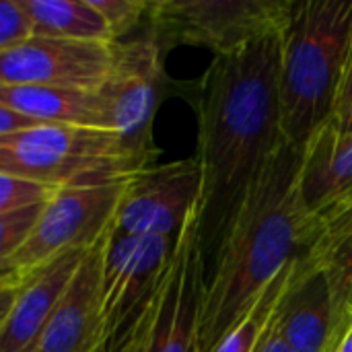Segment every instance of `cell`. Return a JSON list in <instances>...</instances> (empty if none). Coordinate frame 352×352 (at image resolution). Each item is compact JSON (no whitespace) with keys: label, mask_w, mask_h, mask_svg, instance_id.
I'll return each mask as SVG.
<instances>
[{"label":"cell","mask_w":352,"mask_h":352,"mask_svg":"<svg viewBox=\"0 0 352 352\" xmlns=\"http://www.w3.org/2000/svg\"><path fill=\"white\" fill-rule=\"evenodd\" d=\"M280 31L214 56L200 80V248L210 270L258 173L285 140L280 128Z\"/></svg>","instance_id":"obj_1"},{"label":"cell","mask_w":352,"mask_h":352,"mask_svg":"<svg viewBox=\"0 0 352 352\" xmlns=\"http://www.w3.org/2000/svg\"><path fill=\"white\" fill-rule=\"evenodd\" d=\"M301 161L303 148L285 138L250 186L206 272L202 352L219 344L287 266L314 250L318 227L301 198Z\"/></svg>","instance_id":"obj_2"},{"label":"cell","mask_w":352,"mask_h":352,"mask_svg":"<svg viewBox=\"0 0 352 352\" xmlns=\"http://www.w3.org/2000/svg\"><path fill=\"white\" fill-rule=\"evenodd\" d=\"M352 0H291L280 29V128L287 142H305L336 116Z\"/></svg>","instance_id":"obj_3"},{"label":"cell","mask_w":352,"mask_h":352,"mask_svg":"<svg viewBox=\"0 0 352 352\" xmlns=\"http://www.w3.org/2000/svg\"><path fill=\"white\" fill-rule=\"evenodd\" d=\"M140 169L144 167L109 130L43 124L0 136V173L54 190Z\"/></svg>","instance_id":"obj_4"},{"label":"cell","mask_w":352,"mask_h":352,"mask_svg":"<svg viewBox=\"0 0 352 352\" xmlns=\"http://www.w3.org/2000/svg\"><path fill=\"white\" fill-rule=\"evenodd\" d=\"M173 239L107 231L101 250L99 334L101 349L126 346L146 316L175 250Z\"/></svg>","instance_id":"obj_5"},{"label":"cell","mask_w":352,"mask_h":352,"mask_svg":"<svg viewBox=\"0 0 352 352\" xmlns=\"http://www.w3.org/2000/svg\"><path fill=\"white\" fill-rule=\"evenodd\" d=\"M291 0H157L148 4V35L167 54L198 45L214 56L283 29Z\"/></svg>","instance_id":"obj_6"},{"label":"cell","mask_w":352,"mask_h":352,"mask_svg":"<svg viewBox=\"0 0 352 352\" xmlns=\"http://www.w3.org/2000/svg\"><path fill=\"white\" fill-rule=\"evenodd\" d=\"M126 182L122 175L58 188L10 266L27 274L64 252L97 245L116 221Z\"/></svg>","instance_id":"obj_7"},{"label":"cell","mask_w":352,"mask_h":352,"mask_svg":"<svg viewBox=\"0 0 352 352\" xmlns=\"http://www.w3.org/2000/svg\"><path fill=\"white\" fill-rule=\"evenodd\" d=\"M163 62L165 54L151 35L116 41L111 43L109 72L97 89L107 107L111 130L142 167H151L157 155L153 120L167 85Z\"/></svg>","instance_id":"obj_8"},{"label":"cell","mask_w":352,"mask_h":352,"mask_svg":"<svg viewBox=\"0 0 352 352\" xmlns=\"http://www.w3.org/2000/svg\"><path fill=\"white\" fill-rule=\"evenodd\" d=\"M206 264L200 248L198 214L177 237L159 291L134 332V352H202L200 316Z\"/></svg>","instance_id":"obj_9"},{"label":"cell","mask_w":352,"mask_h":352,"mask_svg":"<svg viewBox=\"0 0 352 352\" xmlns=\"http://www.w3.org/2000/svg\"><path fill=\"white\" fill-rule=\"evenodd\" d=\"M202 167L198 157L167 165H151L128 175L113 229L138 237L177 241L184 227L198 214Z\"/></svg>","instance_id":"obj_10"},{"label":"cell","mask_w":352,"mask_h":352,"mask_svg":"<svg viewBox=\"0 0 352 352\" xmlns=\"http://www.w3.org/2000/svg\"><path fill=\"white\" fill-rule=\"evenodd\" d=\"M111 64V43L31 35L0 54V85H39L97 91Z\"/></svg>","instance_id":"obj_11"},{"label":"cell","mask_w":352,"mask_h":352,"mask_svg":"<svg viewBox=\"0 0 352 352\" xmlns=\"http://www.w3.org/2000/svg\"><path fill=\"white\" fill-rule=\"evenodd\" d=\"M274 320L293 352L334 351L338 332L330 285L309 256L297 260Z\"/></svg>","instance_id":"obj_12"},{"label":"cell","mask_w":352,"mask_h":352,"mask_svg":"<svg viewBox=\"0 0 352 352\" xmlns=\"http://www.w3.org/2000/svg\"><path fill=\"white\" fill-rule=\"evenodd\" d=\"M89 250L64 252L23 274L19 293L0 328V352H35V346L76 268Z\"/></svg>","instance_id":"obj_13"},{"label":"cell","mask_w":352,"mask_h":352,"mask_svg":"<svg viewBox=\"0 0 352 352\" xmlns=\"http://www.w3.org/2000/svg\"><path fill=\"white\" fill-rule=\"evenodd\" d=\"M103 239L85 254L60 297L35 352H97L101 349L99 276Z\"/></svg>","instance_id":"obj_14"},{"label":"cell","mask_w":352,"mask_h":352,"mask_svg":"<svg viewBox=\"0 0 352 352\" xmlns=\"http://www.w3.org/2000/svg\"><path fill=\"white\" fill-rule=\"evenodd\" d=\"M352 190V132L342 134L334 120L303 146L301 198L316 217Z\"/></svg>","instance_id":"obj_15"},{"label":"cell","mask_w":352,"mask_h":352,"mask_svg":"<svg viewBox=\"0 0 352 352\" xmlns=\"http://www.w3.org/2000/svg\"><path fill=\"white\" fill-rule=\"evenodd\" d=\"M0 103L39 124L113 132L107 107L97 91L39 85H0Z\"/></svg>","instance_id":"obj_16"},{"label":"cell","mask_w":352,"mask_h":352,"mask_svg":"<svg viewBox=\"0 0 352 352\" xmlns=\"http://www.w3.org/2000/svg\"><path fill=\"white\" fill-rule=\"evenodd\" d=\"M31 35L85 43H113L107 23L91 0H16Z\"/></svg>","instance_id":"obj_17"},{"label":"cell","mask_w":352,"mask_h":352,"mask_svg":"<svg viewBox=\"0 0 352 352\" xmlns=\"http://www.w3.org/2000/svg\"><path fill=\"white\" fill-rule=\"evenodd\" d=\"M307 256L324 270L328 278L336 332L340 338V334L352 324V227L336 237L316 243Z\"/></svg>","instance_id":"obj_18"},{"label":"cell","mask_w":352,"mask_h":352,"mask_svg":"<svg viewBox=\"0 0 352 352\" xmlns=\"http://www.w3.org/2000/svg\"><path fill=\"white\" fill-rule=\"evenodd\" d=\"M295 264L297 262L287 266L268 285V289L260 295V299L245 311L243 318H239L229 328V332L219 340V344L210 352H254V349L260 344L262 336L266 334L276 309H278V303H280V299L289 287V280L293 276Z\"/></svg>","instance_id":"obj_19"},{"label":"cell","mask_w":352,"mask_h":352,"mask_svg":"<svg viewBox=\"0 0 352 352\" xmlns=\"http://www.w3.org/2000/svg\"><path fill=\"white\" fill-rule=\"evenodd\" d=\"M45 202L21 206L0 214V266H10L12 258L27 243L43 212Z\"/></svg>","instance_id":"obj_20"},{"label":"cell","mask_w":352,"mask_h":352,"mask_svg":"<svg viewBox=\"0 0 352 352\" xmlns=\"http://www.w3.org/2000/svg\"><path fill=\"white\" fill-rule=\"evenodd\" d=\"M97 12L107 23L113 43L122 41L130 31H134L148 12L146 0H91Z\"/></svg>","instance_id":"obj_21"},{"label":"cell","mask_w":352,"mask_h":352,"mask_svg":"<svg viewBox=\"0 0 352 352\" xmlns=\"http://www.w3.org/2000/svg\"><path fill=\"white\" fill-rule=\"evenodd\" d=\"M54 192H56L54 188H45L33 182H25V179L0 173V214L21 208V206L45 202L50 200Z\"/></svg>","instance_id":"obj_22"},{"label":"cell","mask_w":352,"mask_h":352,"mask_svg":"<svg viewBox=\"0 0 352 352\" xmlns=\"http://www.w3.org/2000/svg\"><path fill=\"white\" fill-rule=\"evenodd\" d=\"M31 37V25L16 0H0V54Z\"/></svg>","instance_id":"obj_23"},{"label":"cell","mask_w":352,"mask_h":352,"mask_svg":"<svg viewBox=\"0 0 352 352\" xmlns=\"http://www.w3.org/2000/svg\"><path fill=\"white\" fill-rule=\"evenodd\" d=\"M316 227H318V241H326L330 237L340 235L342 231L352 227V190L349 194L340 196L336 202H332L328 208L318 212L314 217Z\"/></svg>","instance_id":"obj_24"},{"label":"cell","mask_w":352,"mask_h":352,"mask_svg":"<svg viewBox=\"0 0 352 352\" xmlns=\"http://www.w3.org/2000/svg\"><path fill=\"white\" fill-rule=\"evenodd\" d=\"M352 105V29L349 37V50H346V62H344V74H342V85H340V95H338V105H336V116L334 120L340 124Z\"/></svg>","instance_id":"obj_25"},{"label":"cell","mask_w":352,"mask_h":352,"mask_svg":"<svg viewBox=\"0 0 352 352\" xmlns=\"http://www.w3.org/2000/svg\"><path fill=\"white\" fill-rule=\"evenodd\" d=\"M35 126H43V124H39L27 116H21L19 111L0 103V136H8V134L21 132L27 128H35Z\"/></svg>","instance_id":"obj_26"},{"label":"cell","mask_w":352,"mask_h":352,"mask_svg":"<svg viewBox=\"0 0 352 352\" xmlns=\"http://www.w3.org/2000/svg\"><path fill=\"white\" fill-rule=\"evenodd\" d=\"M274 316H276V314H274ZM254 352H293L289 349V344L285 342V338H283V334H280V330H278L274 318H272V322H270L266 334L262 336L260 344L254 349Z\"/></svg>","instance_id":"obj_27"},{"label":"cell","mask_w":352,"mask_h":352,"mask_svg":"<svg viewBox=\"0 0 352 352\" xmlns=\"http://www.w3.org/2000/svg\"><path fill=\"white\" fill-rule=\"evenodd\" d=\"M21 280H23V274H21L16 280L6 283V285L0 287V328H2V324H4V320H6V316H8V311H10V307H12V301H14V297H16V293H19Z\"/></svg>","instance_id":"obj_28"},{"label":"cell","mask_w":352,"mask_h":352,"mask_svg":"<svg viewBox=\"0 0 352 352\" xmlns=\"http://www.w3.org/2000/svg\"><path fill=\"white\" fill-rule=\"evenodd\" d=\"M332 352H352V324L340 334V338H338Z\"/></svg>","instance_id":"obj_29"},{"label":"cell","mask_w":352,"mask_h":352,"mask_svg":"<svg viewBox=\"0 0 352 352\" xmlns=\"http://www.w3.org/2000/svg\"><path fill=\"white\" fill-rule=\"evenodd\" d=\"M21 274L14 270V268H10V266H0V287L2 285H6V283H12V280H16Z\"/></svg>","instance_id":"obj_30"},{"label":"cell","mask_w":352,"mask_h":352,"mask_svg":"<svg viewBox=\"0 0 352 352\" xmlns=\"http://www.w3.org/2000/svg\"><path fill=\"white\" fill-rule=\"evenodd\" d=\"M336 122V120H334ZM336 126H338V130L342 132V134H349V132H352V105H351V109H349V113H346V118L338 124L336 122Z\"/></svg>","instance_id":"obj_31"},{"label":"cell","mask_w":352,"mask_h":352,"mask_svg":"<svg viewBox=\"0 0 352 352\" xmlns=\"http://www.w3.org/2000/svg\"><path fill=\"white\" fill-rule=\"evenodd\" d=\"M97 352H134V349H132V344H126V346H122V349H118V351H105V349H99Z\"/></svg>","instance_id":"obj_32"}]
</instances>
